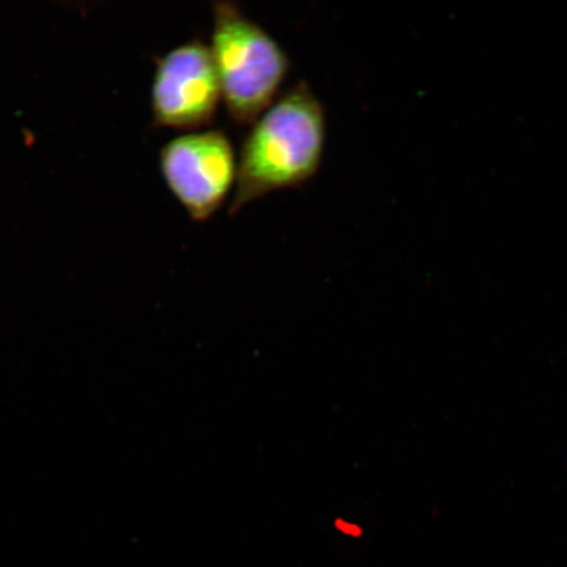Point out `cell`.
Here are the masks:
<instances>
[{
	"mask_svg": "<svg viewBox=\"0 0 567 567\" xmlns=\"http://www.w3.org/2000/svg\"><path fill=\"white\" fill-rule=\"evenodd\" d=\"M324 141L323 106L301 81L269 106L248 132L240 148L229 216L275 190L307 184L321 167Z\"/></svg>",
	"mask_w": 567,
	"mask_h": 567,
	"instance_id": "obj_1",
	"label": "cell"
},
{
	"mask_svg": "<svg viewBox=\"0 0 567 567\" xmlns=\"http://www.w3.org/2000/svg\"><path fill=\"white\" fill-rule=\"evenodd\" d=\"M209 48L230 118L238 125H252L272 105L286 81L287 53L233 2L213 6Z\"/></svg>",
	"mask_w": 567,
	"mask_h": 567,
	"instance_id": "obj_2",
	"label": "cell"
},
{
	"mask_svg": "<svg viewBox=\"0 0 567 567\" xmlns=\"http://www.w3.org/2000/svg\"><path fill=\"white\" fill-rule=\"evenodd\" d=\"M159 165L167 187L195 223L208 221L237 181L236 153L223 131L188 133L169 141L161 151Z\"/></svg>",
	"mask_w": 567,
	"mask_h": 567,
	"instance_id": "obj_3",
	"label": "cell"
},
{
	"mask_svg": "<svg viewBox=\"0 0 567 567\" xmlns=\"http://www.w3.org/2000/svg\"><path fill=\"white\" fill-rule=\"evenodd\" d=\"M221 99L215 62L204 41L184 42L157 61L152 86L155 126L200 130L213 123Z\"/></svg>",
	"mask_w": 567,
	"mask_h": 567,
	"instance_id": "obj_4",
	"label": "cell"
}]
</instances>
